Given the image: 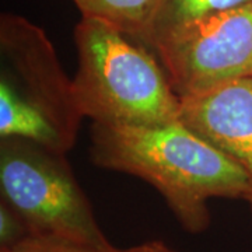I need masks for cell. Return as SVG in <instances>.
I'll return each instance as SVG.
<instances>
[{
  "mask_svg": "<svg viewBox=\"0 0 252 252\" xmlns=\"http://www.w3.org/2000/svg\"><path fill=\"white\" fill-rule=\"evenodd\" d=\"M90 152L95 165L153 185L192 234L209 228L210 199L252 196L248 172L180 119L156 126L93 124Z\"/></svg>",
  "mask_w": 252,
  "mask_h": 252,
  "instance_id": "6da1fadb",
  "label": "cell"
},
{
  "mask_svg": "<svg viewBox=\"0 0 252 252\" xmlns=\"http://www.w3.org/2000/svg\"><path fill=\"white\" fill-rule=\"evenodd\" d=\"M73 91L83 118L107 126H156L180 119V97L157 55L117 28L81 17Z\"/></svg>",
  "mask_w": 252,
  "mask_h": 252,
  "instance_id": "7a4b0ae2",
  "label": "cell"
},
{
  "mask_svg": "<svg viewBox=\"0 0 252 252\" xmlns=\"http://www.w3.org/2000/svg\"><path fill=\"white\" fill-rule=\"evenodd\" d=\"M0 132L74 146L83 115L45 31L23 16L0 17Z\"/></svg>",
  "mask_w": 252,
  "mask_h": 252,
  "instance_id": "3957f363",
  "label": "cell"
},
{
  "mask_svg": "<svg viewBox=\"0 0 252 252\" xmlns=\"http://www.w3.org/2000/svg\"><path fill=\"white\" fill-rule=\"evenodd\" d=\"M0 190L30 235L114 248L64 154L21 137L0 139Z\"/></svg>",
  "mask_w": 252,
  "mask_h": 252,
  "instance_id": "277c9868",
  "label": "cell"
},
{
  "mask_svg": "<svg viewBox=\"0 0 252 252\" xmlns=\"http://www.w3.org/2000/svg\"><path fill=\"white\" fill-rule=\"evenodd\" d=\"M150 49L180 98L252 77V3L196 20Z\"/></svg>",
  "mask_w": 252,
  "mask_h": 252,
  "instance_id": "5b68a950",
  "label": "cell"
},
{
  "mask_svg": "<svg viewBox=\"0 0 252 252\" xmlns=\"http://www.w3.org/2000/svg\"><path fill=\"white\" fill-rule=\"evenodd\" d=\"M180 121L252 178V77L180 98Z\"/></svg>",
  "mask_w": 252,
  "mask_h": 252,
  "instance_id": "8992f818",
  "label": "cell"
},
{
  "mask_svg": "<svg viewBox=\"0 0 252 252\" xmlns=\"http://www.w3.org/2000/svg\"><path fill=\"white\" fill-rule=\"evenodd\" d=\"M81 17L94 18L143 42L164 0H72Z\"/></svg>",
  "mask_w": 252,
  "mask_h": 252,
  "instance_id": "52a82bcc",
  "label": "cell"
},
{
  "mask_svg": "<svg viewBox=\"0 0 252 252\" xmlns=\"http://www.w3.org/2000/svg\"><path fill=\"white\" fill-rule=\"evenodd\" d=\"M250 3L252 0H164L142 44L152 48L161 38L196 20Z\"/></svg>",
  "mask_w": 252,
  "mask_h": 252,
  "instance_id": "ba28073f",
  "label": "cell"
},
{
  "mask_svg": "<svg viewBox=\"0 0 252 252\" xmlns=\"http://www.w3.org/2000/svg\"><path fill=\"white\" fill-rule=\"evenodd\" d=\"M1 252H119V248L104 250L90 244L51 235H27L13 247L1 248Z\"/></svg>",
  "mask_w": 252,
  "mask_h": 252,
  "instance_id": "9c48e42d",
  "label": "cell"
},
{
  "mask_svg": "<svg viewBox=\"0 0 252 252\" xmlns=\"http://www.w3.org/2000/svg\"><path fill=\"white\" fill-rule=\"evenodd\" d=\"M28 233V228L23 219L11 207L1 200L0 205V241L1 248L13 247L21 240H24Z\"/></svg>",
  "mask_w": 252,
  "mask_h": 252,
  "instance_id": "30bf717a",
  "label": "cell"
},
{
  "mask_svg": "<svg viewBox=\"0 0 252 252\" xmlns=\"http://www.w3.org/2000/svg\"><path fill=\"white\" fill-rule=\"evenodd\" d=\"M119 252H181L174 250L171 247H168L167 244L161 243V241H147V243L139 244V245H133L130 248H125L121 250Z\"/></svg>",
  "mask_w": 252,
  "mask_h": 252,
  "instance_id": "8fae6325",
  "label": "cell"
},
{
  "mask_svg": "<svg viewBox=\"0 0 252 252\" xmlns=\"http://www.w3.org/2000/svg\"><path fill=\"white\" fill-rule=\"evenodd\" d=\"M247 202H248V203H250V207H251V210H252V196L250 199H248V200H247Z\"/></svg>",
  "mask_w": 252,
  "mask_h": 252,
  "instance_id": "7c38bea8",
  "label": "cell"
}]
</instances>
